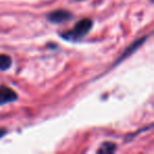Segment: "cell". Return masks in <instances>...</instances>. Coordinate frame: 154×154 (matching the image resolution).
I'll return each mask as SVG.
<instances>
[{
	"mask_svg": "<svg viewBox=\"0 0 154 154\" xmlns=\"http://www.w3.org/2000/svg\"><path fill=\"white\" fill-rule=\"evenodd\" d=\"M116 150V145L113 143H110V141H107V143H103V145L100 146L97 152L98 153H113Z\"/></svg>",
	"mask_w": 154,
	"mask_h": 154,
	"instance_id": "obj_4",
	"label": "cell"
},
{
	"mask_svg": "<svg viewBox=\"0 0 154 154\" xmlns=\"http://www.w3.org/2000/svg\"><path fill=\"white\" fill-rule=\"evenodd\" d=\"M92 26H93L92 20L84 18V19H82L80 21H78L75 24L73 30L60 34V37L66 39V40H71V41L78 40V39L85 37L90 32L91 29H92Z\"/></svg>",
	"mask_w": 154,
	"mask_h": 154,
	"instance_id": "obj_1",
	"label": "cell"
},
{
	"mask_svg": "<svg viewBox=\"0 0 154 154\" xmlns=\"http://www.w3.org/2000/svg\"><path fill=\"white\" fill-rule=\"evenodd\" d=\"M5 133H7V131H5V129H1V128H0V138H1L2 136H5Z\"/></svg>",
	"mask_w": 154,
	"mask_h": 154,
	"instance_id": "obj_6",
	"label": "cell"
},
{
	"mask_svg": "<svg viewBox=\"0 0 154 154\" xmlns=\"http://www.w3.org/2000/svg\"><path fill=\"white\" fill-rule=\"evenodd\" d=\"M12 66V59L5 54H0V70L5 71Z\"/></svg>",
	"mask_w": 154,
	"mask_h": 154,
	"instance_id": "obj_5",
	"label": "cell"
},
{
	"mask_svg": "<svg viewBox=\"0 0 154 154\" xmlns=\"http://www.w3.org/2000/svg\"><path fill=\"white\" fill-rule=\"evenodd\" d=\"M17 99L18 96L14 90L8 88L5 86L0 87V105L13 103V101H16Z\"/></svg>",
	"mask_w": 154,
	"mask_h": 154,
	"instance_id": "obj_3",
	"label": "cell"
},
{
	"mask_svg": "<svg viewBox=\"0 0 154 154\" xmlns=\"http://www.w3.org/2000/svg\"><path fill=\"white\" fill-rule=\"evenodd\" d=\"M73 17V15L68 11L64 10H57L48 15V20L52 23H62L68 20H70Z\"/></svg>",
	"mask_w": 154,
	"mask_h": 154,
	"instance_id": "obj_2",
	"label": "cell"
}]
</instances>
